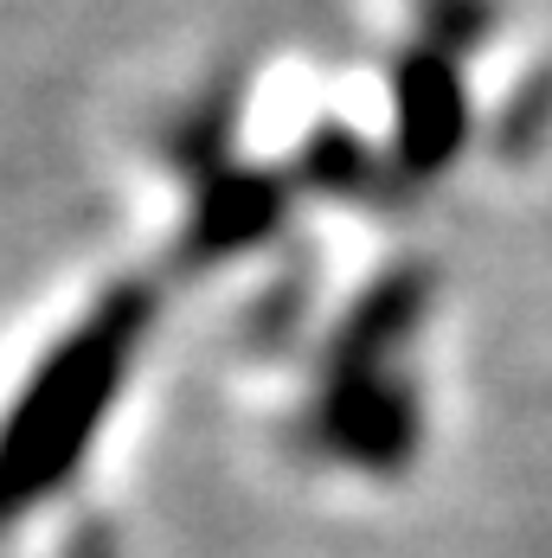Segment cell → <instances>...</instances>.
Wrapping results in <instances>:
<instances>
[{
    "label": "cell",
    "mask_w": 552,
    "mask_h": 558,
    "mask_svg": "<svg viewBox=\"0 0 552 558\" xmlns=\"http://www.w3.org/2000/svg\"><path fill=\"white\" fill-rule=\"evenodd\" d=\"M148 328H155V295L142 282H116L33 366L26 391L13 398L0 424V526H13L20 513H33L77 475V462L91 456V437L116 411V391L129 379Z\"/></svg>",
    "instance_id": "6da1fadb"
},
{
    "label": "cell",
    "mask_w": 552,
    "mask_h": 558,
    "mask_svg": "<svg viewBox=\"0 0 552 558\" xmlns=\"http://www.w3.org/2000/svg\"><path fill=\"white\" fill-rule=\"evenodd\" d=\"M315 437L340 462L392 475L418 449V391L405 386L392 366L386 373H328L322 379V404H315Z\"/></svg>",
    "instance_id": "7a4b0ae2"
},
{
    "label": "cell",
    "mask_w": 552,
    "mask_h": 558,
    "mask_svg": "<svg viewBox=\"0 0 552 558\" xmlns=\"http://www.w3.org/2000/svg\"><path fill=\"white\" fill-rule=\"evenodd\" d=\"M392 135H398V168L411 180H431V173H443L463 155L469 97L456 84L449 52L418 46V52L398 58V71H392Z\"/></svg>",
    "instance_id": "3957f363"
},
{
    "label": "cell",
    "mask_w": 552,
    "mask_h": 558,
    "mask_svg": "<svg viewBox=\"0 0 552 558\" xmlns=\"http://www.w3.org/2000/svg\"><path fill=\"white\" fill-rule=\"evenodd\" d=\"M424 308H431V277L424 270H392L386 282H373L334 335L328 373H386L398 360V347L418 335Z\"/></svg>",
    "instance_id": "277c9868"
},
{
    "label": "cell",
    "mask_w": 552,
    "mask_h": 558,
    "mask_svg": "<svg viewBox=\"0 0 552 558\" xmlns=\"http://www.w3.org/2000/svg\"><path fill=\"white\" fill-rule=\"evenodd\" d=\"M283 219V180L276 173H213L193 219H187V257H231L257 244Z\"/></svg>",
    "instance_id": "5b68a950"
},
{
    "label": "cell",
    "mask_w": 552,
    "mask_h": 558,
    "mask_svg": "<svg viewBox=\"0 0 552 558\" xmlns=\"http://www.w3.org/2000/svg\"><path fill=\"white\" fill-rule=\"evenodd\" d=\"M302 173L322 186V193H340V199H380L386 186V168L360 148V135L347 129H322L309 148H302Z\"/></svg>",
    "instance_id": "8992f818"
},
{
    "label": "cell",
    "mask_w": 552,
    "mask_h": 558,
    "mask_svg": "<svg viewBox=\"0 0 552 558\" xmlns=\"http://www.w3.org/2000/svg\"><path fill=\"white\" fill-rule=\"evenodd\" d=\"M424 26L437 52H469L489 33V0H424Z\"/></svg>",
    "instance_id": "52a82bcc"
},
{
    "label": "cell",
    "mask_w": 552,
    "mask_h": 558,
    "mask_svg": "<svg viewBox=\"0 0 552 558\" xmlns=\"http://www.w3.org/2000/svg\"><path fill=\"white\" fill-rule=\"evenodd\" d=\"M64 558H116L110 526H77V533H71V546H64Z\"/></svg>",
    "instance_id": "ba28073f"
}]
</instances>
